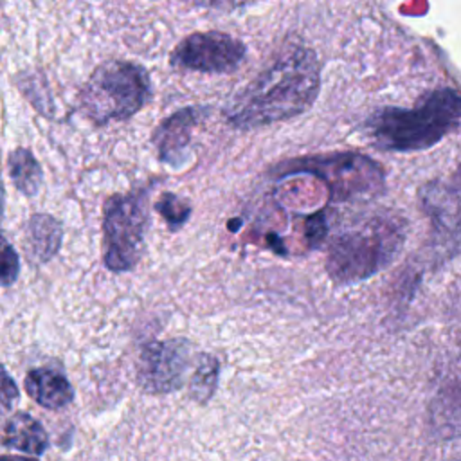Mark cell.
Returning a JSON list of instances; mask_svg holds the SVG:
<instances>
[{"mask_svg":"<svg viewBox=\"0 0 461 461\" xmlns=\"http://www.w3.org/2000/svg\"><path fill=\"white\" fill-rule=\"evenodd\" d=\"M319 86L315 52L290 47L230 99L225 119L234 128L249 130L295 117L313 104Z\"/></svg>","mask_w":461,"mask_h":461,"instance_id":"1","label":"cell"},{"mask_svg":"<svg viewBox=\"0 0 461 461\" xmlns=\"http://www.w3.org/2000/svg\"><path fill=\"white\" fill-rule=\"evenodd\" d=\"M461 124V94L438 88L423 95L412 108H384L376 112L367 130L380 149L421 151L438 144Z\"/></svg>","mask_w":461,"mask_h":461,"instance_id":"2","label":"cell"},{"mask_svg":"<svg viewBox=\"0 0 461 461\" xmlns=\"http://www.w3.org/2000/svg\"><path fill=\"white\" fill-rule=\"evenodd\" d=\"M405 241V223L393 214H376L339 234L326 258L335 283L355 285L384 270Z\"/></svg>","mask_w":461,"mask_h":461,"instance_id":"3","label":"cell"},{"mask_svg":"<svg viewBox=\"0 0 461 461\" xmlns=\"http://www.w3.org/2000/svg\"><path fill=\"white\" fill-rule=\"evenodd\" d=\"M153 97L148 70L128 59H106L79 90V110L95 126L130 119Z\"/></svg>","mask_w":461,"mask_h":461,"instance_id":"4","label":"cell"},{"mask_svg":"<svg viewBox=\"0 0 461 461\" xmlns=\"http://www.w3.org/2000/svg\"><path fill=\"white\" fill-rule=\"evenodd\" d=\"M148 227L146 191L115 193L103 205V259L112 272L131 270L142 254Z\"/></svg>","mask_w":461,"mask_h":461,"instance_id":"5","label":"cell"},{"mask_svg":"<svg viewBox=\"0 0 461 461\" xmlns=\"http://www.w3.org/2000/svg\"><path fill=\"white\" fill-rule=\"evenodd\" d=\"M243 41L221 31L191 32L169 54V63L182 70L205 74H230L245 59Z\"/></svg>","mask_w":461,"mask_h":461,"instance_id":"6","label":"cell"},{"mask_svg":"<svg viewBox=\"0 0 461 461\" xmlns=\"http://www.w3.org/2000/svg\"><path fill=\"white\" fill-rule=\"evenodd\" d=\"M189 366V344L184 339L151 340L137 358V384L144 393L164 394L178 389Z\"/></svg>","mask_w":461,"mask_h":461,"instance_id":"7","label":"cell"},{"mask_svg":"<svg viewBox=\"0 0 461 461\" xmlns=\"http://www.w3.org/2000/svg\"><path fill=\"white\" fill-rule=\"evenodd\" d=\"M308 171L322 176L337 194L373 193L380 185V171L376 164L358 155H342L330 158H306L294 162L285 173Z\"/></svg>","mask_w":461,"mask_h":461,"instance_id":"8","label":"cell"},{"mask_svg":"<svg viewBox=\"0 0 461 461\" xmlns=\"http://www.w3.org/2000/svg\"><path fill=\"white\" fill-rule=\"evenodd\" d=\"M207 112L209 110L205 106H185L166 117L155 128L151 142L162 162L178 166L184 160L189 149L193 130L200 124Z\"/></svg>","mask_w":461,"mask_h":461,"instance_id":"9","label":"cell"},{"mask_svg":"<svg viewBox=\"0 0 461 461\" xmlns=\"http://www.w3.org/2000/svg\"><path fill=\"white\" fill-rule=\"evenodd\" d=\"M421 207L432 221L436 238L443 245H456L461 240V198L459 194L443 185L429 184L421 191Z\"/></svg>","mask_w":461,"mask_h":461,"instance_id":"10","label":"cell"},{"mask_svg":"<svg viewBox=\"0 0 461 461\" xmlns=\"http://www.w3.org/2000/svg\"><path fill=\"white\" fill-rule=\"evenodd\" d=\"M25 393L45 409H63L74 398V389L67 376L54 367H36L25 376Z\"/></svg>","mask_w":461,"mask_h":461,"instance_id":"11","label":"cell"},{"mask_svg":"<svg viewBox=\"0 0 461 461\" xmlns=\"http://www.w3.org/2000/svg\"><path fill=\"white\" fill-rule=\"evenodd\" d=\"M63 240V225L58 218L47 212H36L25 227V247L32 261L47 263L52 259Z\"/></svg>","mask_w":461,"mask_h":461,"instance_id":"12","label":"cell"},{"mask_svg":"<svg viewBox=\"0 0 461 461\" xmlns=\"http://www.w3.org/2000/svg\"><path fill=\"white\" fill-rule=\"evenodd\" d=\"M2 443L9 448L32 454V457H36L47 450L49 438L38 420L27 412H16L4 427Z\"/></svg>","mask_w":461,"mask_h":461,"instance_id":"13","label":"cell"},{"mask_svg":"<svg viewBox=\"0 0 461 461\" xmlns=\"http://www.w3.org/2000/svg\"><path fill=\"white\" fill-rule=\"evenodd\" d=\"M432 418L443 434L461 432V371L448 376L441 385L432 405Z\"/></svg>","mask_w":461,"mask_h":461,"instance_id":"14","label":"cell"},{"mask_svg":"<svg viewBox=\"0 0 461 461\" xmlns=\"http://www.w3.org/2000/svg\"><path fill=\"white\" fill-rule=\"evenodd\" d=\"M7 166H9V176L14 184V187L22 194L34 196L40 191L41 182H43V171L31 149L22 148V146L14 148L9 153Z\"/></svg>","mask_w":461,"mask_h":461,"instance_id":"15","label":"cell"},{"mask_svg":"<svg viewBox=\"0 0 461 461\" xmlns=\"http://www.w3.org/2000/svg\"><path fill=\"white\" fill-rule=\"evenodd\" d=\"M220 375V362L214 355L202 353L198 357L196 367L189 380V396L198 403H205L212 398Z\"/></svg>","mask_w":461,"mask_h":461,"instance_id":"16","label":"cell"},{"mask_svg":"<svg viewBox=\"0 0 461 461\" xmlns=\"http://www.w3.org/2000/svg\"><path fill=\"white\" fill-rule=\"evenodd\" d=\"M155 211L160 212L171 230H176L187 221L193 207L187 200L180 198L175 193H162L155 203Z\"/></svg>","mask_w":461,"mask_h":461,"instance_id":"17","label":"cell"},{"mask_svg":"<svg viewBox=\"0 0 461 461\" xmlns=\"http://www.w3.org/2000/svg\"><path fill=\"white\" fill-rule=\"evenodd\" d=\"M20 274V258L14 247L0 234V286H11Z\"/></svg>","mask_w":461,"mask_h":461,"instance_id":"18","label":"cell"},{"mask_svg":"<svg viewBox=\"0 0 461 461\" xmlns=\"http://www.w3.org/2000/svg\"><path fill=\"white\" fill-rule=\"evenodd\" d=\"M20 396V391L13 380V376L7 373V369L0 364V414L13 409Z\"/></svg>","mask_w":461,"mask_h":461,"instance_id":"19","label":"cell"},{"mask_svg":"<svg viewBox=\"0 0 461 461\" xmlns=\"http://www.w3.org/2000/svg\"><path fill=\"white\" fill-rule=\"evenodd\" d=\"M4 205H5V189H4V180H2V164H0V221L4 216Z\"/></svg>","mask_w":461,"mask_h":461,"instance_id":"20","label":"cell"},{"mask_svg":"<svg viewBox=\"0 0 461 461\" xmlns=\"http://www.w3.org/2000/svg\"><path fill=\"white\" fill-rule=\"evenodd\" d=\"M0 461H38V459L27 457V456H0Z\"/></svg>","mask_w":461,"mask_h":461,"instance_id":"21","label":"cell"}]
</instances>
